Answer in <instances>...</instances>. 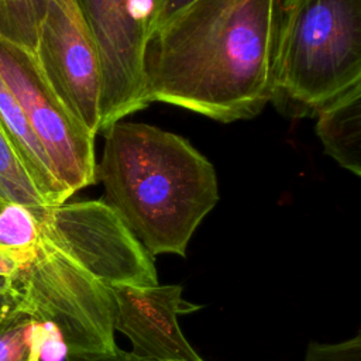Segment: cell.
<instances>
[{"label": "cell", "mask_w": 361, "mask_h": 361, "mask_svg": "<svg viewBox=\"0 0 361 361\" xmlns=\"http://www.w3.org/2000/svg\"><path fill=\"white\" fill-rule=\"evenodd\" d=\"M279 0H193L145 37V100L231 123L272 96Z\"/></svg>", "instance_id": "obj_1"}, {"label": "cell", "mask_w": 361, "mask_h": 361, "mask_svg": "<svg viewBox=\"0 0 361 361\" xmlns=\"http://www.w3.org/2000/svg\"><path fill=\"white\" fill-rule=\"evenodd\" d=\"M96 176L104 202L149 255L185 257L197 226L219 200L216 169L183 137L118 120L102 131Z\"/></svg>", "instance_id": "obj_2"}, {"label": "cell", "mask_w": 361, "mask_h": 361, "mask_svg": "<svg viewBox=\"0 0 361 361\" xmlns=\"http://www.w3.org/2000/svg\"><path fill=\"white\" fill-rule=\"evenodd\" d=\"M361 82V0H283L272 96L282 111L314 116Z\"/></svg>", "instance_id": "obj_3"}, {"label": "cell", "mask_w": 361, "mask_h": 361, "mask_svg": "<svg viewBox=\"0 0 361 361\" xmlns=\"http://www.w3.org/2000/svg\"><path fill=\"white\" fill-rule=\"evenodd\" d=\"M24 309L54 324L68 354L114 353L113 299L94 278L41 231L30 262L17 276Z\"/></svg>", "instance_id": "obj_4"}, {"label": "cell", "mask_w": 361, "mask_h": 361, "mask_svg": "<svg viewBox=\"0 0 361 361\" xmlns=\"http://www.w3.org/2000/svg\"><path fill=\"white\" fill-rule=\"evenodd\" d=\"M38 219L42 234L103 283L158 285L152 255L104 200H66Z\"/></svg>", "instance_id": "obj_5"}, {"label": "cell", "mask_w": 361, "mask_h": 361, "mask_svg": "<svg viewBox=\"0 0 361 361\" xmlns=\"http://www.w3.org/2000/svg\"><path fill=\"white\" fill-rule=\"evenodd\" d=\"M0 78L24 110L68 195L96 183L94 137L59 102L34 54L0 37Z\"/></svg>", "instance_id": "obj_6"}, {"label": "cell", "mask_w": 361, "mask_h": 361, "mask_svg": "<svg viewBox=\"0 0 361 361\" xmlns=\"http://www.w3.org/2000/svg\"><path fill=\"white\" fill-rule=\"evenodd\" d=\"M102 71L100 133L148 106L141 58L145 27L140 0H72Z\"/></svg>", "instance_id": "obj_7"}, {"label": "cell", "mask_w": 361, "mask_h": 361, "mask_svg": "<svg viewBox=\"0 0 361 361\" xmlns=\"http://www.w3.org/2000/svg\"><path fill=\"white\" fill-rule=\"evenodd\" d=\"M34 56L63 107L96 137L102 121L100 62L72 0H49Z\"/></svg>", "instance_id": "obj_8"}, {"label": "cell", "mask_w": 361, "mask_h": 361, "mask_svg": "<svg viewBox=\"0 0 361 361\" xmlns=\"http://www.w3.org/2000/svg\"><path fill=\"white\" fill-rule=\"evenodd\" d=\"M113 299V327L128 337L131 354L154 361H200L183 336L179 314L202 309L182 296L180 285H109Z\"/></svg>", "instance_id": "obj_9"}, {"label": "cell", "mask_w": 361, "mask_h": 361, "mask_svg": "<svg viewBox=\"0 0 361 361\" xmlns=\"http://www.w3.org/2000/svg\"><path fill=\"white\" fill-rule=\"evenodd\" d=\"M0 126L45 204L58 206L65 203L71 196L59 182L52 162L35 135L24 110L1 78Z\"/></svg>", "instance_id": "obj_10"}, {"label": "cell", "mask_w": 361, "mask_h": 361, "mask_svg": "<svg viewBox=\"0 0 361 361\" xmlns=\"http://www.w3.org/2000/svg\"><path fill=\"white\" fill-rule=\"evenodd\" d=\"M314 116L324 151L344 169L361 175V82L329 102Z\"/></svg>", "instance_id": "obj_11"}, {"label": "cell", "mask_w": 361, "mask_h": 361, "mask_svg": "<svg viewBox=\"0 0 361 361\" xmlns=\"http://www.w3.org/2000/svg\"><path fill=\"white\" fill-rule=\"evenodd\" d=\"M45 324L28 313L23 303L0 322V361H31L41 345Z\"/></svg>", "instance_id": "obj_12"}, {"label": "cell", "mask_w": 361, "mask_h": 361, "mask_svg": "<svg viewBox=\"0 0 361 361\" xmlns=\"http://www.w3.org/2000/svg\"><path fill=\"white\" fill-rule=\"evenodd\" d=\"M49 0H0V37L34 54Z\"/></svg>", "instance_id": "obj_13"}, {"label": "cell", "mask_w": 361, "mask_h": 361, "mask_svg": "<svg viewBox=\"0 0 361 361\" xmlns=\"http://www.w3.org/2000/svg\"><path fill=\"white\" fill-rule=\"evenodd\" d=\"M0 196L38 213L48 207L0 126Z\"/></svg>", "instance_id": "obj_14"}, {"label": "cell", "mask_w": 361, "mask_h": 361, "mask_svg": "<svg viewBox=\"0 0 361 361\" xmlns=\"http://www.w3.org/2000/svg\"><path fill=\"white\" fill-rule=\"evenodd\" d=\"M38 213L0 196V248L18 252L34 251L41 238Z\"/></svg>", "instance_id": "obj_15"}, {"label": "cell", "mask_w": 361, "mask_h": 361, "mask_svg": "<svg viewBox=\"0 0 361 361\" xmlns=\"http://www.w3.org/2000/svg\"><path fill=\"white\" fill-rule=\"evenodd\" d=\"M305 361H361V336L334 344L310 341Z\"/></svg>", "instance_id": "obj_16"}, {"label": "cell", "mask_w": 361, "mask_h": 361, "mask_svg": "<svg viewBox=\"0 0 361 361\" xmlns=\"http://www.w3.org/2000/svg\"><path fill=\"white\" fill-rule=\"evenodd\" d=\"M145 37L166 23L173 14L186 7L193 0H140Z\"/></svg>", "instance_id": "obj_17"}, {"label": "cell", "mask_w": 361, "mask_h": 361, "mask_svg": "<svg viewBox=\"0 0 361 361\" xmlns=\"http://www.w3.org/2000/svg\"><path fill=\"white\" fill-rule=\"evenodd\" d=\"M34 251L18 252V251H10V250L0 248V276H8V278L17 279V276L20 275L23 268L32 258Z\"/></svg>", "instance_id": "obj_18"}, {"label": "cell", "mask_w": 361, "mask_h": 361, "mask_svg": "<svg viewBox=\"0 0 361 361\" xmlns=\"http://www.w3.org/2000/svg\"><path fill=\"white\" fill-rule=\"evenodd\" d=\"M65 361H154L135 357L131 353L117 348L114 353H86V354H68ZM203 361V360H200Z\"/></svg>", "instance_id": "obj_19"}, {"label": "cell", "mask_w": 361, "mask_h": 361, "mask_svg": "<svg viewBox=\"0 0 361 361\" xmlns=\"http://www.w3.org/2000/svg\"><path fill=\"white\" fill-rule=\"evenodd\" d=\"M23 302L16 278L0 276V306H18Z\"/></svg>", "instance_id": "obj_20"}, {"label": "cell", "mask_w": 361, "mask_h": 361, "mask_svg": "<svg viewBox=\"0 0 361 361\" xmlns=\"http://www.w3.org/2000/svg\"><path fill=\"white\" fill-rule=\"evenodd\" d=\"M20 306V305H18ZM18 306H0V322L7 317L13 310H16Z\"/></svg>", "instance_id": "obj_21"}, {"label": "cell", "mask_w": 361, "mask_h": 361, "mask_svg": "<svg viewBox=\"0 0 361 361\" xmlns=\"http://www.w3.org/2000/svg\"><path fill=\"white\" fill-rule=\"evenodd\" d=\"M42 344V343H41ZM39 350H41V345H38L34 353H32V357H31V361H39Z\"/></svg>", "instance_id": "obj_22"}]
</instances>
